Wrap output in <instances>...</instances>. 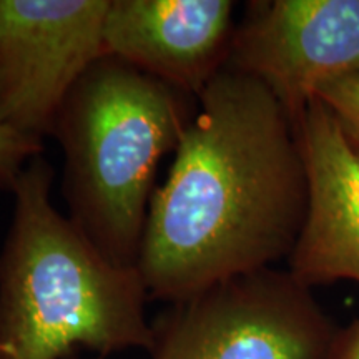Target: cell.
<instances>
[{"label": "cell", "mask_w": 359, "mask_h": 359, "mask_svg": "<svg viewBox=\"0 0 359 359\" xmlns=\"http://www.w3.org/2000/svg\"><path fill=\"white\" fill-rule=\"evenodd\" d=\"M110 0H0V123L43 142L103 53Z\"/></svg>", "instance_id": "5b68a950"}, {"label": "cell", "mask_w": 359, "mask_h": 359, "mask_svg": "<svg viewBox=\"0 0 359 359\" xmlns=\"http://www.w3.org/2000/svg\"><path fill=\"white\" fill-rule=\"evenodd\" d=\"M226 65L259 80L294 128L323 85L359 75V0L250 2Z\"/></svg>", "instance_id": "8992f818"}, {"label": "cell", "mask_w": 359, "mask_h": 359, "mask_svg": "<svg viewBox=\"0 0 359 359\" xmlns=\"http://www.w3.org/2000/svg\"><path fill=\"white\" fill-rule=\"evenodd\" d=\"M151 359H330L339 327L290 271L241 275L172 303Z\"/></svg>", "instance_id": "277c9868"}, {"label": "cell", "mask_w": 359, "mask_h": 359, "mask_svg": "<svg viewBox=\"0 0 359 359\" xmlns=\"http://www.w3.org/2000/svg\"><path fill=\"white\" fill-rule=\"evenodd\" d=\"M196 109L198 98L109 55L65 98L52 137L69 219L109 262L137 268L156 168Z\"/></svg>", "instance_id": "3957f363"}, {"label": "cell", "mask_w": 359, "mask_h": 359, "mask_svg": "<svg viewBox=\"0 0 359 359\" xmlns=\"http://www.w3.org/2000/svg\"><path fill=\"white\" fill-rule=\"evenodd\" d=\"M330 359H359V318L346 327H339Z\"/></svg>", "instance_id": "8fae6325"}, {"label": "cell", "mask_w": 359, "mask_h": 359, "mask_svg": "<svg viewBox=\"0 0 359 359\" xmlns=\"http://www.w3.org/2000/svg\"><path fill=\"white\" fill-rule=\"evenodd\" d=\"M308 180L293 123L259 80L224 67L198 97L143 231L150 298L178 303L293 251Z\"/></svg>", "instance_id": "6da1fadb"}, {"label": "cell", "mask_w": 359, "mask_h": 359, "mask_svg": "<svg viewBox=\"0 0 359 359\" xmlns=\"http://www.w3.org/2000/svg\"><path fill=\"white\" fill-rule=\"evenodd\" d=\"M230 0H110L103 53L198 98L228 64Z\"/></svg>", "instance_id": "52a82bcc"}, {"label": "cell", "mask_w": 359, "mask_h": 359, "mask_svg": "<svg viewBox=\"0 0 359 359\" xmlns=\"http://www.w3.org/2000/svg\"><path fill=\"white\" fill-rule=\"evenodd\" d=\"M43 154V142L0 123V190L12 193L30 160Z\"/></svg>", "instance_id": "30bf717a"}, {"label": "cell", "mask_w": 359, "mask_h": 359, "mask_svg": "<svg viewBox=\"0 0 359 359\" xmlns=\"http://www.w3.org/2000/svg\"><path fill=\"white\" fill-rule=\"evenodd\" d=\"M316 97L333 111L349 145L359 155V75L325 83L318 90Z\"/></svg>", "instance_id": "9c48e42d"}, {"label": "cell", "mask_w": 359, "mask_h": 359, "mask_svg": "<svg viewBox=\"0 0 359 359\" xmlns=\"http://www.w3.org/2000/svg\"><path fill=\"white\" fill-rule=\"evenodd\" d=\"M55 170L43 155L13 187L0 250V359H67L154 346L150 298L137 268L111 263L52 203Z\"/></svg>", "instance_id": "7a4b0ae2"}, {"label": "cell", "mask_w": 359, "mask_h": 359, "mask_svg": "<svg viewBox=\"0 0 359 359\" xmlns=\"http://www.w3.org/2000/svg\"><path fill=\"white\" fill-rule=\"evenodd\" d=\"M67 359H75L74 356H70V358H67ZM92 359H103V358H100V356H97V358H92Z\"/></svg>", "instance_id": "7c38bea8"}, {"label": "cell", "mask_w": 359, "mask_h": 359, "mask_svg": "<svg viewBox=\"0 0 359 359\" xmlns=\"http://www.w3.org/2000/svg\"><path fill=\"white\" fill-rule=\"evenodd\" d=\"M294 133L308 180V208L288 271L313 288L359 283V155L333 111L314 97Z\"/></svg>", "instance_id": "ba28073f"}]
</instances>
